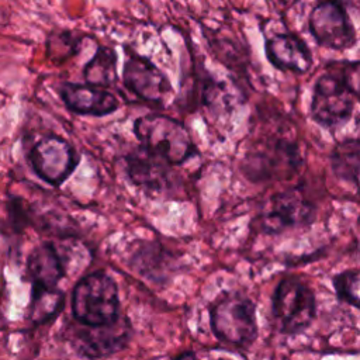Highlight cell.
<instances>
[{"mask_svg":"<svg viewBox=\"0 0 360 360\" xmlns=\"http://www.w3.org/2000/svg\"><path fill=\"white\" fill-rule=\"evenodd\" d=\"M27 274L32 285L56 287L65 277V264L58 248L51 242L34 248L27 259Z\"/></svg>","mask_w":360,"mask_h":360,"instance_id":"5bb4252c","label":"cell"},{"mask_svg":"<svg viewBox=\"0 0 360 360\" xmlns=\"http://www.w3.org/2000/svg\"><path fill=\"white\" fill-rule=\"evenodd\" d=\"M28 162L39 179L52 186H60L73 173L80 156L66 139L46 135L31 148Z\"/></svg>","mask_w":360,"mask_h":360,"instance_id":"52a82bcc","label":"cell"},{"mask_svg":"<svg viewBox=\"0 0 360 360\" xmlns=\"http://www.w3.org/2000/svg\"><path fill=\"white\" fill-rule=\"evenodd\" d=\"M134 132L141 146L160 156L172 166L184 163L197 152L187 128L167 115H142L135 120Z\"/></svg>","mask_w":360,"mask_h":360,"instance_id":"3957f363","label":"cell"},{"mask_svg":"<svg viewBox=\"0 0 360 360\" xmlns=\"http://www.w3.org/2000/svg\"><path fill=\"white\" fill-rule=\"evenodd\" d=\"M75 319L86 326H101L120 318L118 287L104 271H94L80 278L72 291Z\"/></svg>","mask_w":360,"mask_h":360,"instance_id":"7a4b0ae2","label":"cell"},{"mask_svg":"<svg viewBox=\"0 0 360 360\" xmlns=\"http://www.w3.org/2000/svg\"><path fill=\"white\" fill-rule=\"evenodd\" d=\"M212 333L224 343L235 347H249L257 338L256 305L239 292L221 297L210 311Z\"/></svg>","mask_w":360,"mask_h":360,"instance_id":"277c9868","label":"cell"},{"mask_svg":"<svg viewBox=\"0 0 360 360\" xmlns=\"http://www.w3.org/2000/svg\"><path fill=\"white\" fill-rule=\"evenodd\" d=\"M124 86L143 101L162 104L173 93L166 75L148 58L131 55L122 69Z\"/></svg>","mask_w":360,"mask_h":360,"instance_id":"9c48e42d","label":"cell"},{"mask_svg":"<svg viewBox=\"0 0 360 360\" xmlns=\"http://www.w3.org/2000/svg\"><path fill=\"white\" fill-rule=\"evenodd\" d=\"M86 83L107 87L117 79V53L108 46H98L83 70Z\"/></svg>","mask_w":360,"mask_h":360,"instance_id":"ac0fdd59","label":"cell"},{"mask_svg":"<svg viewBox=\"0 0 360 360\" xmlns=\"http://www.w3.org/2000/svg\"><path fill=\"white\" fill-rule=\"evenodd\" d=\"M359 284H360V273L357 269L345 270L333 276L332 285L335 288L336 297L354 308H359Z\"/></svg>","mask_w":360,"mask_h":360,"instance_id":"d6986e66","label":"cell"},{"mask_svg":"<svg viewBox=\"0 0 360 360\" xmlns=\"http://www.w3.org/2000/svg\"><path fill=\"white\" fill-rule=\"evenodd\" d=\"M59 93L65 105L76 114L103 117L118 108V100L112 93L90 83L68 82L60 86Z\"/></svg>","mask_w":360,"mask_h":360,"instance_id":"8fae6325","label":"cell"},{"mask_svg":"<svg viewBox=\"0 0 360 360\" xmlns=\"http://www.w3.org/2000/svg\"><path fill=\"white\" fill-rule=\"evenodd\" d=\"M271 312L281 333H301L315 319V294L305 283L298 278H283L273 292Z\"/></svg>","mask_w":360,"mask_h":360,"instance_id":"5b68a950","label":"cell"},{"mask_svg":"<svg viewBox=\"0 0 360 360\" xmlns=\"http://www.w3.org/2000/svg\"><path fill=\"white\" fill-rule=\"evenodd\" d=\"M77 330L73 339L76 352L84 357H105L122 350L132 335L129 322L118 318L115 322L101 326H86Z\"/></svg>","mask_w":360,"mask_h":360,"instance_id":"30bf717a","label":"cell"},{"mask_svg":"<svg viewBox=\"0 0 360 360\" xmlns=\"http://www.w3.org/2000/svg\"><path fill=\"white\" fill-rule=\"evenodd\" d=\"M308 30L318 45L345 51L356 45L357 35L347 7L335 0H321L308 17Z\"/></svg>","mask_w":360,"mask_h":360,"instance_id":"8992f818","label":"cell"},{"mask_svg":"<svg viewBox=\"0 0 360 360\" xmlns=\"http://www.w3.org/2000/svg\"><path fill=\"white\" fill-rule=\"evenodd\" d=\"M65 294L56 287L32 285L28 307V319L34 325H42L58 316L63 308Z\"/></svg>","mask_w":360,"mask_h":360,"instance_id":"2e32d148","label":"cell"},{"mask_svg":"<svg viewBox=\"0 0 360 360\" xmlns=\"http://www.w3.org/2000/svg\"><path fill=\"white\" fill-rule=\"evenodd\" d=\"M49 42L52 44H58V45H62V48H58L52 52H49V55H52V58H69L72 53L76 52V46H77V39L73 38L70 35V32H60V34H56L55 37L49 38Z\"/></svg>","mask_w":360,"mask_h":360,"instance_id":"ffe728a7","label":"cell"},{"mask_svg":"<svg viewBox=\"0 0 360 360\" xmlns=\"http://www.w3.org/2000/svg\"><path fill=\"white\" fill-rule=\"evenodd\" d=\"M278 1H281V3H287L288 0H278Z\"/></svg>","mask_w":360,"mask_h":360,"instance_id":"7402d4cb","label":"cell"},{"mask_svg":"<svg viewBox=\"0 0 360 360\" xmlns=\"http://www.w3.org/2000/svg\"><path fill=\"white\" fill-rule=\"evenodd\" d=\"M359 97V63L333 62L316 80L311 100L312 118L325 128L343 125Z\"/></svg>","mask_w":360,"mask_h":360,"instance_id":"6da1fadb","label":"cell"},{"mask_svg":"<svg viewBox=\"0 0 360 360\" xmlns=\"http://www.w3.org/2000/svg\"><path fill=\"white\" fill-rule=\"evenodd\" d=\"M297 149L294 145L281 142L277 145L266 146L263 150L256 152L249 156V163L246 169V176L255 179L253 181H257V179H267L271 177L281 170H285L287 167L290 172L295 167L297 160Z\"/></svg>","mask_w":360,"mask_h":360,"instance_id":"9a60e30c","label":"cell"},{"mask_svg":"<svg viewBox=\"0 0 360 360\" xmlns=\"http://www.w3.org/2000/svg\"><path fill=\"white\" fill-rule=\"evenodd\" d=\"M321 1V0H319ZM335 1H339V3H342L343 6H353V0H335Z\"/></svg>","mask_w":360,"mask_h":360,"instance_id":"44dd1931","label":"cell"},{"mask_svg":"<svg viewBox=\"0 0 360 360\" xmlns=\"http://www.w3.org/2000/svg\"><path fill=\"white\" fill-rule=\"evenodd\" d=\"M360 145L357 139H346L339 142L330 155V165L335 176L340 180L350 181L354 187L359 183L360 167Z\"/></svg>","mask_w":360,"mask_h":360,"instance_id":"e0dca14e","label":"cell"},{"mask_svg":"<svg viewBox=\"0 0 360 360\" xmlns=\"http://www.w3.org/2000/svg\"><path fill=\"white\" fill-rule=\"evenodd\" d=\"M127 174L131 181L145 191L162 193L170 184V163L143 146L131 152L127 159Z\"/></svg>","mask_w":360,"mask_h":360,"instance_id":"4fadbf2b","label":"cell"},{"mask_svg":"<svg viewBox=\"0 0 360 360\" xmlns=\"http://www.w3.org/2000/svg\"><path fill=\"white\" fill-rule=\"evenodd\" d=\"M315 217L314 204L298 190H287L271 195L260 215V229L274 235L285 229L309 225Z\"/></svg>","mask_w":360,"mask_h":360,"instance_id":"ba28073f","label":"cell"},{"mask_svg":"<svg viewBox=\"0 0 360 360\" xmlns=\"http://www.w3.org/2000/svg\"><path fill=\"white\" fill-rule=\"evenodd\" d=\"M267 60L277 69L292 73H307L312 66V55L307 44L295 34H274L264 42Z\"/></svg>","mask_w":360,"mask_h":360,"instance_id":"7c38bea8","label":"cell"}]
</instances>
